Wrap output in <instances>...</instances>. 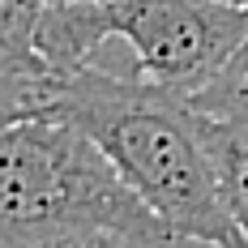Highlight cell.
Masks as SVG:
<instances>
[{
	"instance_id": "obj_1",
	"label": "cell",
	"mask_w": 248,
	"mask_h": 248,
	"mask_svg": "<svg viewBox=\"0 0 248 248\" xmlns=\"http://www.w3.org/2000/svg\"><path fill=\"white\" fill-rule=\"evenodd\" d=\"M43 116L77 124L175 235L210 248H248L223 205L201 116L188 94L86 64L56 81Z\"/></svg>"
},
{
	"instance_id": "obj_2",
	"label": "cell",
	"mask_w": 248,
	"mask_h": 248,
	"mask_svg": "<svg viewBox=\"0 0 248 248\" xmlns=\"http://www.w3.org/2000/svg\"><path fill=\"white\" fill-rule=\"evenodd\" d=\"M163 231L171 227L124 184L77 124L34 116L0 133V248Z\"/></svg>"
},
{
	"instance_id": "obj_3",
	"label": "cell",
	"mask_w": 248,
	"mask_h": 248,
	"mask_svg": "<svg viewBox=\"0 0 248 248\" xmlns=\"http://www.w3.org/2000/svg\"><path fill=\"white\" fill-rule=\"evenodd\" d=\"M103 30L133 47L141 81L193 99L248 43V9L223 0H103Z\"/></svg>"
},
{
	"instance_id": "obj_4",
	"label": "cell",
	"mask_w": 248,
	"mask_h": 248,
	"mask_svg": "<svg viewBox=\"0 0 248 248\" xmlns=\"http://www.w3.org/2000/svg\"><path fill=\"white\" fill-rule=\"evenodd\" d=\"M201 137H205V150H210L214 175H218V193H223L227 214L235 218L240 235L248 240V124H227V120L201 116Z\"/></svg>"
},
{
	"instance_id": "obj_5",
	"label": "cell",
	"mask_w": 248,
	"mask_h": 248,
	"mask_svg": "<svg viewBox=\"0 0 248 248\" xmlns=\"http://www.w3.org/2000/svg\"><path fill=\"white\" fill-rule=\"evenodd\" d=\"M60 77L47 69V60L39 51L22 56H0V111H17V116H43L51 94H56Z\"/></svg>"
},
{
	"instance_id": "obj_6",
	"label": "cell",
	"mask_w": 248,
	"mask_h": 248,
	"mask_svg": "<svg viewBox=\"0 0 248 248\" xmlns=\"http://www.w3.org/2000/svg\"><path fill=\"white\" fill-rule=\"evenodd\" d=\"M193 107L210 120L248 124V43L193 94Z\"/></svg>"
},
{
	"instance_id": "obj_7",
	"label": "cell",
	"mask_w": 248,
	"mask_h": 248,
	"mask_svg": "<svg viewBox=\"0 0 248 248\" xmlns=\"http://www.w3.org/2000/svg\"><path fill=\"white\" fill-rule=\"evenodd\" d=\"M47 0H0V56L34 51Z\"/></svg>"
},
{
	"instance_id": "obj_8",
	"label": "cell",
	"mask_w": 248,
	"mask_h": 248,
	"mask_svg": "<svg viewBox=\"0 0 248 248\" xmlns=\"http://www.w3.org/2000/svg\"><path fill=\"white\" fill-rule=\"evenodd\" d=\"M47 248H210V244H197V240H184L175 231H163V235H86V240L47 244Z\"/></svg>"
},
{
	"instance_id": "obj_9",
	"label": "cell",
	"mask_w": 248,
	"mask_h": 248,
	"mask_svg": "<svg viewBox=\"0 0 248 248\" xmlns=\"http://www.w3.org/2000/svg\"><path fill=\"white\" fill-rule=\"evenodd\" d=\"M22 120H34V116H17V111H0V133H4V128H13V124H22Z\"/></svg>"
},
{
	"instance_id": "obj_10",
	"label": "cell",
	"mask_w": 248,
	"mask_h": 248,
	"mask_svg": "<svg viewBox=\"0 0 248 248\" xmlns=\"http://www.w3.org/2000/svg\"><path fill=\"white\" fill-rule=\"evenodd\" d=\"M223 4H240V9H248V0H223Z\"/></svg>"
}]
</instances>
